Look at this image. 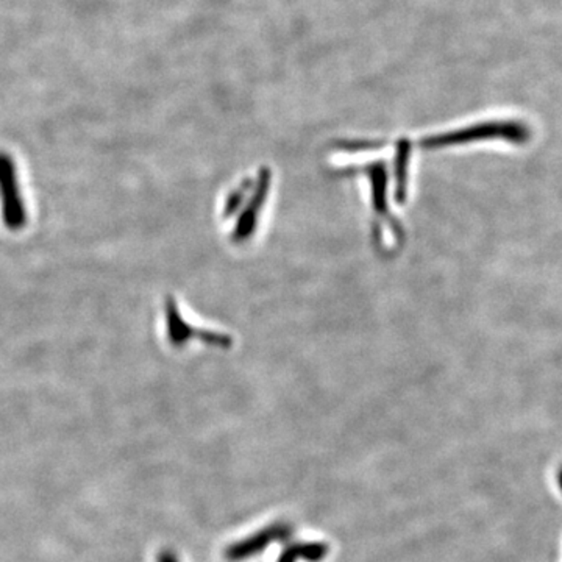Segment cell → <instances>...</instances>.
<instances>
[{
  "mask_svg": "<svg viewBox=\"0 0 562 562\" xmlns=\"http://www.w3.org/2000/svg\"><path fill=\"white\" fill-rule=\"evenodd\" d=\"M271 179H273L271 171L269 169H261L258 183L254 188V196H252L250 202L246 206V210L242 213L241 221L238 223L236 231L233 233V239L236 242L246 241L248 236H252L255 229H256L261 208L266 204V198L269 196Z\"/></svg>",
  "mask_w": 562,
  "mask_h": 562,
  "instance_id": "4",
  "label": "cell"
},
{
  "mask_svg": "<svg viewBox=\"0 0 562 562\" xmlns=\"http://www.w3.org/2000/svg\"><path fill=\"white\" fill-rule=\"evenodd\" d=\"M532 137V131L526 125L514 121H494L484 124L470 125L459 130L447 131L442 135L424 138L417 142L422 148H442L450 146H461L470 142L489 141V139H505L513 144H525Z\"/></svg>",
  "mask_w": 562,
  "mask_h": 562,
  "instance_id": "1",
  "label": "cell"
},
{
  "mask_svg": "<svg viewBox=\"0 0 562 562\" xmlns=\"http://www.w3.org/2000/svg\"><path fill=\"white\" fill-rule=\"evenodd\" d=\"M327 545L313 542V544H297L284 550L279 562H297L298 559L317 562L327 557Z\"/></svg>",
  "mask_w": 562,
  "mask_h": 562,
  "instance_id": "6",
  "label": "cell"
},
{
  "mask_svg": "<svg viewBox=\"0 0 562 562\" xmlns=\"http://www.w3.org/2000/svg\"><path fill=\"white\" fill-rule=\"evenodd\" d=\"M338 173H365L369 185H371V202L372 210H373V239L380 246L382 242V230L380 223L384 222L386 229L390 230V233L394 235L397 242H402L405 239V231H403L402 223L397 221L394 214L390 213V202H388V166L386 161L378 160L372 161L365 166L347 167Z\"/></svg>",
  "mask_w": 562,
  "mask_h": 562,
  "instance_id": "2",
  "label": "cell"
},
{
  "mask_svg": "<svg viewBox=\"0 0 562 562\" xmlns=\"http://www.w3.org/2000/svg\"><path fill=\"white\" fill-rule=\"evenodd\" d=\"M413 152V142L409 139H397L394 177H396V202L403 205L408 194L409 158Z\"/></svg>",
  "mask_w": 562,
  "mask_h": 562,
  "instance_id": "5",
  "label": "cell"
},
{
  "mask_svg": "<svg viewBox=\"0 0 562 562\" xmlns=\"http://www.w3.org/2000/svg\"><path fill=\"white\" fill-rule=\"evenodd\" d=\"M158 562H179V558L173 551L164 550L158 555Z\"/></svg>",
  "mask_w": 562,
  "mask_h": 562,
  "instance_id": "7",
  "label": "cell"
},
{
  "mask_svg": "<svg viewBox=\"0 0 562 562\" xmlns=\"http://www.w3.org/2000/svg\"><path fill=\"white\" fill-rule=\"evenodd\" d=\"M290 528L284 524H279V525L267 526L261 532L255 533L254 536L239 541L236 544L229 547V550L225 553L227 559L231 562H239L247 559V558L255 557L261 551H264L266 547L277 542V541H283V539L289 536Z\"/></svg>",
  "mask_w": 562,
  "mask_h": 562,
  "instance_id": "3",
  "label": "cell"
}]
</instances>
